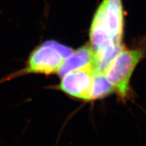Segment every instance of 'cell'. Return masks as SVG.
<instances>
[{"instance_id":"4","label":"cell","mask_w":146,"mask_h":146,"mask_svg":"<svg viewBox=\"0 0 146 146\" xmlns=\"http://www.w3.org/2000/svg\"><path fill=\"white\" fill-rule=\"evenodd\" d=\"M95 71L94 64L71 71L63 76L59 89L74 98L90 100Z\"/></svg>"},{"instance_id":"5","label":"cell","mask_w":146,"mask_h":146,"mask_svg":"<svg viewBox=\"0 0 146 146\" xmlns=\"http://www.w3.org/2000/svg\"><path fill=\"white\" fill-rule=\"evenodd\" d=\"M95 52L92 47L85 45L78 49L66 58L58 70V74L62 78L67 73L92 64L94 62Z\"/></svg>"},{"instance_id":"2","label":"cell","mask_w":146,"mask_h":146,"mask_svg":"<svg viewBox=\"0 0 146 146\" xmlns=\"http://www.w3.org/2000/svg\"><path fill=\"white\" fill-rule=\"evenodd\" d=\"M73 52L72 48L54 40L43 42L33 51L27 66L20 72V74L58 73L64 61Z\"/></svg>"},{"instance_id":"3","label":"cell","mask_w":146,"mask_h":146,"mask_svg":"<svg viewBox=\"0 0 146 146\" xmlns=\"http://www.w3.org/2000/svg\"><path fill=\"white\" fill-rule=\"evenodd\" d=\"M143 56L141 50L123 48L108 67L106 77L122 98H125L129 94L131 76Z\"/></svg>"},{"instance_id":"6","label":"cell","mask_w":146,"mask_h":146,"mask_svg":"<svg viewBox=\"0 0 146 146\" xmlns=\"http://www.w3.org/2000/svg\"><path fill=\"white\" fill-rule=\"evenodd\" d=\"M114 90L113 87L108 81L105 74L95 71L90 100L104 98L111 94Z\"/></svg>"},{"instance_id":"1","label":"cell","mask_w":146,"mask_h":146,"mask_svg":"<svg viewBox=\"0 0 146 146\" xmlns=\"http://www.w3.org/2000/svg\"><path fill=\"white\" fill-rule=\"evenodd\" d=\"M123 32L122 0H103L93 18L89 31L94 52L121 47Z\"/></svg>"}]
</instances>
